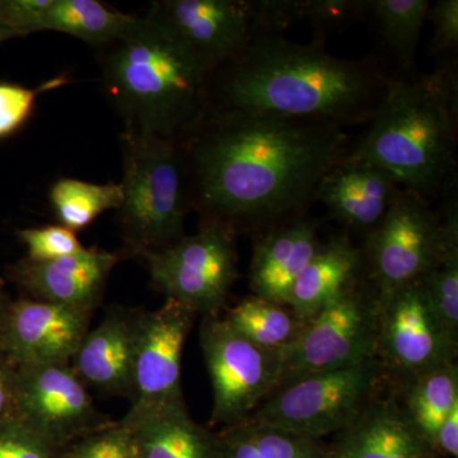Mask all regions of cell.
<instances>
[{
	"mask_svg": "<svg viewBox=\"0 0 458 458\" xmlns=\"http://www.w3.org/2000/svg\"><path fill=\"white\" fill-rule=\"evenodd\" d=\"M349 140L328 123L204 108L177 140L191 209L233 229L298 216Z\"/></svg>",
	"mask_w": 458,
	"mask_h": 458,
	"instance_id": "1",
	"label": "cell"
},
{
	"mask_svg": "<svg viewBox=\"0 0 458 458\" xmlns=\"http://www.w3.org/2000/svg\"><path fill=\"white\" fill-rule=\"evenodd\" d=\"M388 78L366 60L340 59L324 45L262 35L210 77L205 108L346 126L367 123Z\"/></svg>",
	"mask_w": 458,
	"mask_h": 458,
	"instance_id": "2",
	"label": "cell"
},
{
	"mask_svg": "<svg viewBox=\"0 0 458 458\" xmlns=\"http://www.w3.org/2000/svg\"><path fill=\"white\" fill-rule=\"evenodd\" d=\"M101 72L125 131L174 140L203 114L212 77L153 5L101 47Z\"/></svg>",
	"mask_w": 458,
	"mask_h": 458,
	"instance_id": "3",
	"label": "cell"
},
{
	"mask_svg": "<svg viewBox=\"0 0 458 458\" xmlns=\"http://www.w3.org/2000/svg\"><path fill=\"white\" fill-rule=\"evenodd\" d=\"M456 66L443 60L433 73L388 78L369 129L346 157L384 168L428 201L443 191L454 177Z\"/></svg>",
	"mask_w": 458,
	"mask_h": 458,
	"instance_id": "4",
	"label": "cell"
},
{
	"mask_svg": "<svg viewBox=\"0 0 458 458\" xmlns=\"http://www.w3.org/2000/svg\"><path fill=\"white\" fill-rule=\"evenodd\" d=\"M120 146L123 201L117 221L123 242L134 255L161 251L185 236L191 209L179 144L123 129Z\"/></svg>",
	"mask_w": 458,
	"mask_h": 458,
	"instance_id": "5",
	"label": "cell"
},
{
	"mask_svg": "<svg viewBox=\"0 0 458 458\" xmlns=\"http://www.w3.org/2000/svg\"><path fill=\"white\" fill-rule=\"evenodd\" d=\"M381 375L376 358L301 377L276 388L249 420L311 439L343 433L375 401Z\"/></svg>",
	"mask_w": 458,
	"mask_h": 458,
	"instance_id": "6",
	"label": "cell"
},
{
	"mask_svg": "<svg viewBox=\"0 0 458 458\" xmlns=\"http://www.w3.org/2000/svg\"><path fill=\"white\" fill-rule=\"evenodd\" d=\"M200 346L213 387L212 426L249 420L278 388L282 354L250 342L225 318L204 316Z\"/></svg>",
	"mask_w": 458,
	"mask_h": 458,
	"instance_id": "7",
	"label": "cell"
},
{
	"mask_svg": "<svg viewBox=\"0 0 458 458\" xmlns=\"http://www.w3.org/2000/svg\"><path fill=\"white\" fill-rule=\"evenodd\" d=\"M378 343L377 295L357 284L304 324L282 354L279 386L313 373L376 360Z\"/></svg>",
	"mask_w": 458,
	"mask_h": 458,
	"instance_id": "8",
	"label": "cell"
},
{
	"mask_svg": "<svg viewBox=\"0 0 458 458\" xmlns=\"http://www.w3.org/2000/svg\"><path fill=\"white\" fill-rule=\"evenodd\" d=\"M366 238L364 262L376 284L377 300H384L429 276L442 254L445 229L426 198L401 188Z\"/></svg>",
	"mask_w": 458,
	"mask_h": 458,
	"instance_id": "9",
	"label": "cell"
},
{
	"mask_svg": "<svg viewBox=\"0 0 458 458\" xmlns=\"http://www.w3.org/2000/svg\"><path fill=\"white\" fill-rule=\"evenodd\" d=\"M141 258L153 284L195 315H218L237 278L234 229L219 223Z\"/></svg>",
	"mask_w": 458,
	"mask_h": 458,
	"instance_id": "10",
	"label": "cell"
},
{
	"mask_svg": "<svg viewBox=\"0 0 458 458\" xmlns=\"http://www.w3.org/2000/svg\"><path fill=\"white\" fill-rule=\"evenodd\" d=\"M378 303L377 360L403 384L456 363L457 339L437 315L426 283L419 280Z\"/></svg>",
	"mask_w": 458,
	"mask_h": 458,
	"instance_id": "11",
	"label": "cell"
},
{
	"mask_svg": "<svg viewBox=\"0 0 458 458\" xmlns=\"http://www.w3.org/2000/svg\"><path fill=\"white\" fill-rule=\"evenodd\" d=\"M14 418L56 450L110 426L71 364L17 367Z\"/></svg>",
	"mask_w": 458,
	"mask_h": 458,
	"instance_id": "12",
	"label": "cell"
},
{
	"mask_svg": "<svg viewBox=\"0 0 458 458\" xmlns=\"http://www.w3.org/2000/svg\"><path fill=\"white\" fill-rule=\"evenodd\" d=\"M195 313L174 300L143 312L132 367L131 406L123 419L134 426L157 410L185 405L181 387V358Z\"/></svg>",
	"mask_w": 458,
	"mask_h": 458,
	"instance_id": "13",
	"label": "cell"
},
{
	"mask_svg": "<svg viewBox=\"0 0 458 458\" xmlns=\"http://www.w3.org/2000/svg\"><path fill=\"white\" fill-rule=\"evenodd\" d=\"M92 313L32 298L5 301L0 309V352L16 367L71 364Z\"/></svg>",
	"mask_w": 458,
	"mask_h": 458,
	"instance_id": "14",
	"label": "cell"
},
{
	"mask_svg": "<svg viewBox=\"0 0 458 458\" xmlns=\"http://www.w3.org/2000/svg\"><path fill=\"white\" fill-rule=\"evenodd\" d=\"M152 5L212 74L243 55L256 38L270 35L249 0H164Z\"/></svg>",
	"mask_w": 458,
	"mask_h": 458,
	"instance_id": "15",
	"label": "cell"
},
{
	"mask_svg": "<svg viewBox=\"0 0 458 458\" xmlns=\"http://www.w3.org/2000/svg\"><path fill=\"white\" fill-rule=\"evenodd\" d=\"M119 260L113 252L83 249L50 261L22 259L8 267L7 274L32 300L95 311Z\"/></svg>",
	"mask_w": 458,
	"mask_h": 458,
	"instance_id": "16",
	"label": "cell"
},
{
	"mask_svg": "<svg viewBox=\"0 0 458 458\" xmlns=\"http://www.w3.org/2000/svg\"><path fill=\"white\" fill-rule=\"evenodd\" d=\"M143 312L114 306L95 330L84 336L71 361L89 387L131 399L132 367Z\"/></svg>",
	"mask_w": 458,
	"mask_h": 458,
	"instance_id": "17",
	"label": "cell"
},
{
	"mask_svg": "<svg viewBox=\"0 0 458 458\" xmlns=\"http://www.w3.org/2000/svg\"><path fill=\"white\" fill-rule=\"evenodd\" d=\"M400 189L384 168L345 156L319 181L315 199L337 221L367 236L382 221Z\"/></svg>",
	"mask_w": 458,
	"mask_h": 458,
	"instance_id": "18",
	"label": "cell"
},
{
	"mask_svg": "<svg viewBox=\"0 0 458 458\" xmlns=\"http://www.w3.org/2000/svg\"><path fill=\"white\" fill-rule=\"evenodd\" d=\"M315 223L295 216L259 238L250 267L254 295L288 307L301 271L319 246Z\"/></svg>",
	"mask_w": 458,
	"mask_h": 458,
	"instance_id": "19",
	"label": "cell"
},
{
	"mask_svg": "<svg viewBox=\"0 0 458 458\" xmlns=\"http://www.w3.org/2000/svg\"><path fill=\"white\" fill-rule=\"evenodd\" d=\"M342 434L331 458H433V448L394 400L373 401Z\"/></svg>",
	"mask_w": 458,
	"mask_h": 458,
	"instance_id": "20",
	"label": "cell"
},
{
	"mask_svg": "<svg viewBox=\"0 0 458 458\" xmlns=\"http://www.w3.org/2000/svg\"><path fill=\"white\" fill-rule=\"evenodd\" d=\"M363 252L346 238L321 242L295 280L288 307L307 322L357 284Z\"/></svg>",
	"mask_w": 458,
	"mask_h": 458,
	"instance_id": "21",
	"label": "cell"
},
{
	"mask_svg": "<svg viewBox=\"0 0 458 458\" xmlns=\"http://www.w3.org/2000/svg\"><path fill=\"white\" fill-rule=\"evenodd\" d=\"M129 428L137 458H219L218 436L198 426L186 405L157 410Z\"/></svg>",
	"mask_w": 458,
	"mask_h": 458,
	"instance_id": "22",
	"label": "cell"
},
{
	"mask_svg": "<svg viewBox=\"0 0 458 458\" xmlns=\"http://www.w3.org/2000/svg\"><path fill=\"white\" fill-rule=\"evenodd\" d=\"M457 405L458 369L454 363L406 382L400 408L410 424L434 450L442 424Z\"/></svg>",
	"mask_w": 458,
	"mask_h": 458,
	"instance_id": "23",
	"label": "cell"
},
{
	"mask_svg": "<svg viewBox=\"0 0 458 458\" xmlns=\"http://www.w3.org/2000/svg\"><path fill=\"white\" fill-rule=\"evenodd\" d=\"M134 20L98 0H50L40 31L68 33L101 49L117 40Z\"/></svg>",
	"mask_w": 458,
	"mask_h": 458,
	"instance_id": "24",
	"label": "cell"
},
{
	"mask_svg": "<svg viewBox=\"0 0 458 458\" xmlns=\"http://www.w3.org/2000/svg\"><path fill=\"white\" fill-rule=\"evenodd\" d=\"M447 203L441 221L445 229L442 254L429 276L424 278L434 310L452 336H458V207L456 179L443 189Z\"/></svg>",
	"mask_w": 458,
	"mask_h": 458,
	"instance_id": "25",
	"label": "cell"
},
{
	"mask_svg": "<svg viewBox=\"0 0 458 458\" xmlns=\"http://www.w3.org/2000/svg\"><path fill=\"white\" fill-rule=\"evenodd\" d=\"M218 436L219 458H321L316 439L247 420Z\"/></svg>",
	"mask_w": 458,
	"mask_h": 458,
	"instance_id": "26",
	"label": "cell"
},
{
	"mask_svg": "<svg viewBox=\"0 0 458 458\" xmlns=\"http://www.w3.org/2000/svg\"><path fill=\"white\" fill-rule=\"evenodd\" d=\"M225 319L250 342L280 352L293 344L306 324L289 307L256 295L229 310Z\"/></svg>",
	"mask_w": 458,
	"mask_h": 458,
	"instance_id": "27",
	"label": "cell"
},
{
	"mask_svg": "<svg viewBox=\"0 0 458 458\" xmlns=\"http://www.w3.org/2000/svg\"><path fill=\"white\" fill-rule=\"evenodd\" d=\"M429 0H369V11L403 72L411 71Z\"/></svg>",
	"mask_w": 458,
	"mask_h": 458,
	"instance_id": "28",
	"label": "cell"
},
{
	"mask_svg": "<svg viewBox=\"0 0 458 458\" xmlns=\"http://www.w3.org/2000/svg\"><path fill=\"white\" fill-rule=\"evenodd\" d=\"M50 200L62 225L77 232L107 210L119 209L123 201L120 183L86 182L77 179H62L54 183Z\"/></svg>",
	"mask_w": 458,
	"mask_h": 458,
	"instance_id": "29",
	"label": "cell"
},
{
	"mask_svg": "<svg viewBox=\"0 0 458 458\" xmlns=\"http://www.w3.org/2000/svg\"><path fill=\"white\" fill-rule=\"evenodd\" d=\"M366 11L369 2L360 0H295L297 22L307 21L315 29V42L319 44L327 33L352 25Z\"/></svg>",
	"mask_w": 458,
	"mask_h": 458,
	"instance_id": "30",
	"label": "cell"
},
{
	"mask_svg": "<svg viewBox=\"0 0 458 458\" xmlns=\"http://www.w3.org/2000/svg\"><path fill=\"white\" fill-rule=\"evenodd\" d=\"M57 458H137L134 433L117 421L78 439Z\"/></svg>",
	"mask_w": 458,
	"mask_h": 458,
	"instance_id": "31",
	"label": "cell"
},
{
	"mask_svg": "<svg viewBox=\"0 0 458 458\" xmlns=\"http://www.w3.org/2000/svg\"><path fill=\"white\" fill-rule=\"evenodd\" d=\"M18 237L27 247V259L32 261L55 260L84 249L75 232L64 225L21 229Z\"/></svg>",
	"mask_w": 458,
	"mask_h": 458,
	"instance_id": "32",
	"label": "cell"
},
{
	"mask_svg": "<svg viewBox=\"0 0 458 458\" xmlns=\"http://www.w3.org/2000/svg\"><path fill=\"white\" fill-rule=\"evenodd\" d=\"M57 451L16 418L0 420V458H57Z\"/></svg>",
	"mask_w": 458,
	"mask_h": 458,
	"instance_id": "33",
	"label": "cell"
},
{
	"mask_svg": "<svg viewBox=\"0 0 458 458\" xmlns=\"http://www.w3.org/2000/svg\"><path fill=\"white\" fill-rule=\"evenodd\" d=\"M38 90L0 83V140L14 134L27 122L35 107Z\"/></svg>",
	"mask_w": 458,
	"mask_h": 458,
	"instance_id": "34",
	"label": "cell"
},
{
	"mask_svg": "<svg viewBox=\"0 0 458 458\" xmlns=\"http://www.w3.org/2000/svg\"><path fill=\"white\" fill-rule=\"evenodd\" d=\"M427 20L433 23V55L441 59L451 55L458 47V0H438L430 4Z\"/></svg>",
	"mask_w": 458,
	"mask_h": 458,
	"instance_id": "35",
	"label": "cell"
},
{
	"mask_svg": "<svg viewBox=\"0 0 458 458\" xmlns=\"http://www.w3.org/2000/svg\"><path fill=\"white\" fill-rule=\"evenodd\" d=\"M50 0H0V21L16 38L40 32Z\"/></svg>",
	"mask_w": 458,
	"mask_h": 458,
	"instance_id": "36",
	"label": "cell"
},
{
	"mask_svg": "<svg viewBox=\"0 0 458 458\" xmlns=\"http://www.w3.org/2000/svg\"><path fill=\"white\" fill-rule=\"evenodd\" d=\"M17 378V367L0 352V420L14 418Z\"/></svg>",
	"mask_w": 458,
	"mask_h": 458,
	"instance_id": "37",
	"label": "cell"
},
{
	"mask_svg": "<svg viewBox=\"0 0 458 458\" xmlns=\"http://www.w3.org/2000/svg\"><path fill=\"white\" fill-rule=\"evenodd\" d=\"M436 448L445 454L457 458L458 456V405L454 406L451 414L445 419L437 436Z\"/></svg>",
	"mask_w": 458,
	"mask_h": 458,
	"instance_id": "38",
	"label": "cell"
},
{
	"mask_svg": "<svg viewBox=\"0 0 458 458\" xmlns=\"http://www.w3.org/2000/svg\"><path fill=\"white\" fill-rule=\"evenodd\" d=\"M16 38L14 33L12 32L11 30H9L8 27L2 22V21H0V44H2V42L11 40V38Z\"/></svg>",
	"mask_w": 458,
	"mask_h": 458,
	"instance_id": "39",
	"label": "cell"
},
{
	"mask_svg": "<svg viewBox=\"0 0 458 458\" xmlns=\"http://www.w3.org/2000/svg\"><path fill=\"white\" fill-rule=\"evenodd\" d=\"M5 301L7 300H5L4 292H3V282L2 280H0V309H2L3 304H4Z\"/></svg>",
	"mask_w": 458,
	"mask_h": 458,
	"instance_id": "40",
	"label": "cell"
},
{
	"mask_svg": "<svg viewBox=\"0 0 458 458\" xmlns=\"http://www.w3.org/2000/svg\"><path fill=\"white\" fill-rule=\"evenodd\" d=\"M321 458H331L330 454H324Z\"/></svg>",
	"mask_w": 458,
	"mask_h": 458,
	"instance_id": "41",
	"label": "cell"
}]
</instances>
